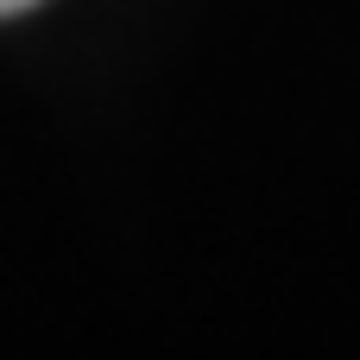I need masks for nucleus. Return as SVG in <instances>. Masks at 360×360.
<instances>
[{
    "label": "nucleus",
    "instance_id": "1",
    "mask_svg": "<svg viewBox=\"0 0 360 360\" xmlns=\"http://www.w3.org/2000/svg\"><path fill=\"white\" fill-rule=\"evenodd\" d=\"M25 6H38V0H0V19H13V13H25Z\"/></svg>",
    "mask_w": 360,
    "mask_h": 360
}]
</instances>
